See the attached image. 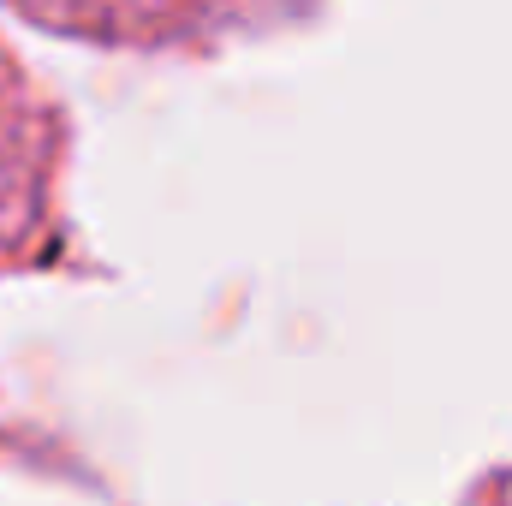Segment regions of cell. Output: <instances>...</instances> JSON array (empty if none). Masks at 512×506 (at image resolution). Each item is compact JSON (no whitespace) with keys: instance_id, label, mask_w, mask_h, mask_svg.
Here are the masks:
<instances>
[{"instance_id":"obj_1","label":"cell","mask_w":512,"mask_h":506,"mask_svg":"<svg viewBox=\"0 0 512 506\" xmlns=\"http://www.w3.org/2000/svg\"><path fill=\"white\" fill-rule=\"evenodd\" d=\"M24 24L114 54H209L298 18L310 0H6Z\"/></svg>"}]
</instances>
